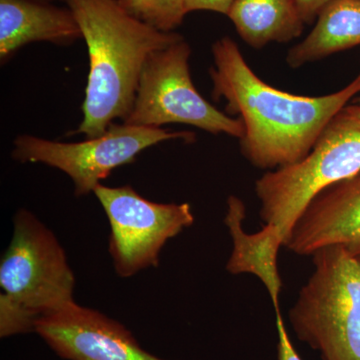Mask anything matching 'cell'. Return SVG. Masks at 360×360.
I'll return each instance as SVG.
<instances>
[{
  "label": "cell",
  "instance_id": "obj_1",
  "mask_svg": "<svg viewBox=\"0 0 360 360\" xmlns=\"http://www.w3.org/2000/svg\"><path fill=\"white\" fill-rule=\"evenodd\" d=\"M213 96L245 125L240 150L253 167L274 170L303 160L329 122L360 94V73L345 89L322 96L288 94L267 84L246 63L238 44L212 45Z\"/></svg>",
  "mask_w": 360,
  "mask_h": 360
},
{
  "label": "cell",
  "instance_id": "obj_2",
  "mask_svg": "<svg viewBox=\"0 0 360 360\" xmlns=\"http://www.w3.org/2000/svg\"><path fill=\"white\" fill-rule=\"evenodd\" d=\"M89 49L84 120L73 134L101 136L116 118L124 122L134 104L146 59L184 37L162 32L130 15L118 0H63Z\"/></svg>",
  "mask_w": 360,
  "mask_h": 360
},
{
  "label": "cell",
  "instance_id": "obj_3",
  "mask_svg": "<svg viewBox=\"0 0 360 360\" xmlns=\"http://www.w3.org/2000/svg\"><path fill=\"white\" fill-rule=\"evenodd\" d=\"M75 284L53 232L32 212L18 210L11 245L0 262V336L34 331L40 317L75 302Z\"/></svg>",
  "mask_w": 360,
  "mask_h": 360
},
{
  "label": "cell",
  "instance_id": "obj_4",
  "mask_svg": "<svg viewBox=\"0 0 360 360\" xmlns=\"http://www.w3.org/2000/svg\"><path fill=\"white\" fill-rule=\"evenodd\" d=\"M360 172V108L347 105L329 122L309 155L269 170L255 182L260 219L276 226L288 243L312 198Z\"/></svg>",
  "mask_w": 360,
  "mask_h": 360
},
{
  "label": "cell",
  "instance_id": "obj_5",
  "mask_svg": "<svg viewBox=\"0 0 360 360\" xmlns=\"http://www.w3.org/2000/svg\"><path fill=\"white\" fill-rule=\"evenodd\" d=\"M311 257L314 271L290 310L291 326L322 360H360V259L336 245Z\"/></svg>",
  "mask_w": 360,
  "mask_h": 360
},
{
  "label": "cell",
  "instance_id": "obj_6",
  "mask_svg": "<svg viewBox=\"0 0 360 360\" xmlns=\"http://www.w3.org/2000/svg\"><path fill=\"white\" fill-rule=\"evenodd\" d=\"M191 54V46L182 39L148 56L124 123L160 129L168 123H182L240 139L245 134L243 120L215 108L194 86Z\"/></svg>",
  "mask_w": 360,
  "mask_h": 360
},
{
  "label": "cell",
  "instance_id": "obj_7",
  "mask_svg": "<svg viewBox=\"0 0 360 360\" xmlns=\"http://www.w3.org/2000/svg\"><path fill=\"white\" fill-rule=\"evenodd\" d=\"M194 139L193 132L112 123L101 136L75 143L20 135L14 141L13 158L58 168L72 179L75 195L82 196L94 193L101 180L115 168L134 162L144 149L170 139L191 142Z\"/></svg>",
  "mask_w": 360,
  "mask_h": 360
},
{
  "label": "cell",
  "instance_id": "obj_8",
  "mask_svg": "<svg viewBox=\"0 0 360 360\" xmlns=\"http://www.w3.org/2000/svg\"><path fill=\"white\" fill-rule=\"evenodd\" d=\"M110 224V253L116 274L130 277L158 266L160 250L194 222L188 203H158L130 186H97L94 191Z\"/></svg>",
  "mask_w": 360,
  "mask_h": 360
},
{
  "label": "cell",
  "instance_id": "obj_9",
  "mask_svg": "<svg viewBox=\"0 0 360 360\" xmlns=\"http://www.w3.org/2000/svg\"><path fill=\"white\" fill-rule=\"evenodd\" d=\"M34 331L68 360H165L146 352L118 321L71 302L35 322Z\"/></svg>",
  "mask_w": 360,
  "mask_h": 360
},
{
  "label": "cell",
  "instance_id": "obj_10",
  "mask_svg": "<svg viewBox=\"0 0 360 360\" xmlns=\"http://www.w3.org/2000/svg\"><path fill=\"white\" fill-rule=\"evenodd\" d=\"M333 245L360 259V172L312 198L293 226L285 248L307 257Z\"/></svg>",
  "mask_w": 360,
  "mask_h": 360
},
{
  "label": "cell",
  "instance_id": "obj_11",
  "mask_svg": "<svg viewBox=\"0 0 360 360\" xmlns=\"http://www.w3.org/2000/svg\"><path fill=\"white\" fill-rule=\"evenodd\" d=\"M82 37L68 8L39 0H0V58L34 41L66 44Z\"/></svg>",
  "mask_w": 360,
  "mask_h": 360
},
{
  "label": "cell",
  "instance_id": "obj_12",
  "mask_svg": "<svg viewBox=\"0 0 360 360\" xmlns=\"http://www.w3.org/2000/svg\"><path fill=\"white\" fill-rule=\"evenodd\" d=\"M224 222L231 233L233 250L226 269L231 274H253L269 291L274 309L279 307L283 281L278 270V252L284 238L276 226L264 224L262 231L248 233L243 226L246 208L243 201L231 196Z\"/></svg>",
  "mask_w": 360,
  "mask_h": 360
},
{
  "label": "cell",
  "instance_id": "obj_13",
  "mask_svg": "<svg viewBox=\"0 0 360 360\" xmlns=\"http://www.w3.org/2000/svg\"><path fill=\"white\" fill-rule=\"evenodd\" d=\"M315 21L311 32L288 52L291 68L360 45V0H331Z\"/></svg>",
  "mask_w": 360,
  "mask_h": 360
},
{
  "label": "cell",
  "instance_id": "obj_14",
  "mask_svg": "<svg viewBox=\"0 0 360 360\" xmlns=\"http://www.w3.org/2000/svg\"><path fill=\"white\" fill-rule=\"evenodd\" d=\"M227 16L243 41L257 49L297 39L305 25L295 0H236Z\"/></svg>",
  "mask_w": 360,
  "mask_h": 360
},
{
  "label": "cell",
  "instance_id": "obj_15",
  "mask_svg": "<svg viewBox=\"0 0 360 360\" xmlns=\"http://www.w3.org/2000/svg\"><path fill=\"white\" fill-rule=\"evenodd\" d=\"M137 20L162 32H174L187 13L186 0H118Z\"/></svg>",
  "mask_w": 360,
  "mask_h": 360
},
{
  "label": "cell",
  "instance_id": "obj_16",
  "mask_svg": "<svg viewBox=\"0 0 360 360\" xmlns=\"http://www.w3.org/2000/svg\"><path fill=\"white\" fill-rule=\"evenodd\" d=\"M274 311H276L277 336H278V342H277L278 360H302L291 343L290 335L283 322V315L281 314V307L274 309Z\"/></svg>",
  "mask_w": 360,
  "mask_h": 360
},
{
  "label": "cell",
  "instance_id": "obj_17",
  "mask_svg": "<svg viewBox=\"0 0 360 360\" xmlns=\"http://www.w3.org/2000/svg\"><path fill=\"white\" fill-rule=\"evenodd\" d=\"M236 0H186L187 13L196 11H208L227 15Z\"/></svg>",
  "mask_w": 360,
  "mask_h": 360
},
{
  "label": "cell",
  "instance_id": "obj_18",
  "mask_svg": "<svg viewBox=\"0 0 360 360\" xmlns=\"http://www.w3.org/2000/svg\"><path fill=\"white\" fill-rule=\"evenodd\" d=\"M331 0H295L305 25H310L316 20L323 7Z\"/></svg>",
  "mask_w": 360,
  "mask_h": 360
},
{
  "label": "cell",
  "instance_id": "obj_19",
  "mask_svg": "<svg viewBox=\"0 0 360 360\" xmlns=\"http://www.w3.org/2000/svg\"><path fill=\"white\" fill-rule=\"evenodd\" d=\"M39 1L51 2V1H53V0H39Z\"/></svg>",
  "mask_w": 360,
  "mask_h": 360
},
{
  "label": "cell",
  "instance_id": "obj_20",
  "mask_svg": "<svg viewBox=\"0 0 360 360\" xmlns=\"http://www.w3.org/2000/svg\"><path fill=\"white\" fill-rule=\"evenodd\" d=\"M357 105H359L360 108V98L359 99V103H357Z\"/></svg>",
  "mask_w": 360,
  "mask_h": 360
}]
</instances>
